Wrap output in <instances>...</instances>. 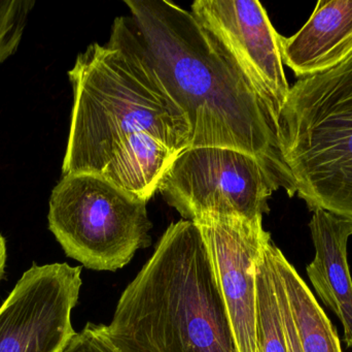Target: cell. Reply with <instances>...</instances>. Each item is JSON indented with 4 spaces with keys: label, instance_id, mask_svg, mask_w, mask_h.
I'll return each mask as SVG.
<instances>
[{
    "label": "cell",
    "instance_id": "cell-1",
    "mask_svg": "<svg viewBox=\"0 0 352 352\" xmlns=\"http://www.w3.org/2000/svg\"><path fill=\"white\" fill-rule=\"evenodd\" d=\"M74 90L62 174H93L148 202L190 145L188 117L138 47L130 17L68 72Z\"/></svg>",
    "mask_w": 352,
    "mask_h": 352
},
{
    "label": "cell",
    "instance_id": "cell-2",
    "mask_svg": "<svg viewBox=\"0 0 352 352\" xmlns=\"http://www.w3.org/2000/svg\"><path fill=\"white\" fill-rule=\"evenodd\" d=\"M140 51L188 117L190 148L252 155L289 196L296 194L277 121L241 68L192 12L166 0H125Z\"/></svg>",
    "mask_w": 352,
    "mask_h": 352
},
{
    "label": "cell",
    "instance_id": "cell-3",
    "mask_svg": "<svg viewBox=\"0 0 352 352\" xmlns=\"http://www.w3.org/2000/svg\"><path fill=\"white\" fill-rule=\"evenodd\" d=\"M105 337L119 352H238L196 223H171L127 285Z\"/></svg>",
    "mask_w": 352,
    "mask_h": 352
},
{
    "label": "cell",
    "instance_id": "cell-4",
    "mask_svg": "<svg viewBox=\"0 0 352 352\" xmlns=\"http://www.w3.org/2000/svg\"><path fill=\"white\" fill-rule=\"evenodd\" d=\"M277 138L296 194L309 210L352 222V54L298 79L279 115Z\"/></svg>",
    "mask_w": 352,
    "mask_h": 352
},
{
    "label": "cell",
    "instance_id": "cell-5",
    "mask_svg": "<svg viewBox=\"0 0 352 352\" xmlns=\"http://www.w3.org/2000/svg\"><path fill=\"white\" fill-rule=\"evenodd\" d=\"M146 203L100 176L68 174L52 191L49 229L68 258L115 272L151 245Z\"/></svg>",
    "mask_w": 352,
    "mask_h": 352
},
{
    "label": "cell",
    "instance_id": "cell-6",
    "mask_svg": "<svg viewBox=\"0 0 352 352\" xmlns=\"http://www.w3.org/2000/svg\"><path fill=\"white\" fill-rule=\"evenodd\" d=\"M278 184L258 159L227 148H188L158 191L184 220L206 216L263 218Z\"/></svg>",
    "mask_w": 352,
    "mask_h": 352
},
{
    "label": "cell",
    "instance_id": "cell-7",
    "mask_svg": "<svg viewBox=\"0 0 352 352\" xmlns=\"http://www.w3.org/2000/svg\"><path fill=\"white\" fill-rule=\"evenodd\" d=\"M82 284L80 267L33 265L0 307V352H63Z\"/></svg>",
    "mask_w": 352,
    "mask_h": 352
},
{
    "label": "cell",
    "instance_id": "cell-8",
    "mask_svg": "<svg viewBox=\"0 0 352 352\" xmlns=\"http://www.w3.org/2000/svg\"><path fill=\"white\" fill-rule=\"evenodd\" d=\"M192 14L237 62L278 123L289 87L281 35L258 0H196Z\"/></svg>",
    "mask_w": 352,
    "mask_h": 352
},
{
    "label": "cell",
    "instance_id": "cell-9",
    "mask_svg": "<svg viewBox=\"0 0 352 352\" xmlns=\"http://www.w3.org/2000/svg\"><path fill=\"white\" fill-rule=\"evenodd\" d=\"M198 225L227 308L238 352H260L256 337V268L271 240L263 218L206 216Z\"/></svg>",
    "mask_w": 352,
    "mask_h": 352
},
{
    "label": "cell",
    "instance_id": "cell-10",
    "mask_svg": "<svg viewBox=\"0 0 352 352\" xmlns=\"http://www.w3.org/2000/svg\"><path fill=\"white\" fill-rule=\"evenodd\" d=\"M312 212L309 229L316 256L307 275L324 305L340 320L345 343L352 349V279L347 260L352 222L324 209Z\"/></svg>",
    "mask_w": 352,
    "mask_h": 352
},
{
    "label": "cell",
    "instance_id": "cell-11",
    "mask_svg": "<svg viewBox=\"0 0 352 352\" xmlns=\"http://www.w3.org/2000/svg\"><path fill=\"white\" fill-rule=\"evenodd\" d=\"M281 55L300 78L326 72L352 54V0H320L301 30L280 37Z\"/></svg>",
    "mask_w": 352,
    "mask_h": 352
},
{
    "label": "cell",
    "instance_id": "cell-12",
    "mask_svg": "<svg viewBox=\"0 0 352 352\" xmlns=\"http://www.w3.org/2000/svg\"><path fill=\"white\" fill-rule=\"evenodd\" d=\"M271 252L287 293L302 351L342 352L334 326L295 267L274 243Z\"/></svg>",
    "mask_w": 352,
    "mask_h": 352
},
{
    "label": "cell",
    "instance_id": "cell-13",
    "mask_svg": "<svg viewBox=\"0 0 352 352\" xmlns=\"http://www.w3.org/2000/svg\"><path fill=\"white\" fill-rule=\"evenodd\" d=\"M272 244V241L267 244L256 264V337L260 352H287L285 324L275 285Z\"/></svg>",
    "mask_w": 352,
    "mask_h": 352
},
{
    "label": "cell",
    "instance_id": "cell-14",
    "mask_svg": "<svg viewBox=\"0 0 352 352\" xmlns=\"http://www.w3.org/2000/svg\"><path fill=\"white\" fill-rule=\"evenodd\" d=\"M34 4L31 0H0V64L18 49Z\"/></svg>",
    "mask_w": 352,
    "mask_h": 352
},
{
    "label": "cell",
    "instance_id": "cell-15",
    "mask_svg": "<svg viewBox=\"0 0 352 352\" xmlns=\"http://www.w3.org/2000/svg\"><path fill=\"white\" fill-rule=\"evenodd\" d=\"M63 352H119L105 337L101 324H88L76 333Z\"/></svg>",
    "mask_w": 352,
    "mask_h": 352
},
{
    "label": "cell",
    "instance_id": "cell-16",
    "mask_svg": "<svg viewBox=\"0 0 352 352\" xmlns=\"http://www.w3.org/2000/svg\"><path fill=\"white\" fill-rule=\"evenodd\" d=\"M272 248V246H271ZM272 256V252H271ZM273 262V260H272ZM274 267V264H273ZM275 285H276L277 296H278L279 305H280L281 314H283V324H285V339H287V352H303L300 344L299 337L296 330L295 322L292 316L291 308L287 301L285 287L281 282L280 277L274 267Z\"/></svg>",
    "mask_w": 352,
    "mask_h": 352
},
{
    "label": "cell",
    "instance_id": "cell-17",
    "mask_svg": "<svg viewBox=\"0 0 352 352\" xmlns=\"http://www.w3.org/2000/svg\"><path fill=\"white\" fill-rule=\"evenodd\" d=\"M6 256H8V252H6V239L0 234V280H1L2 276H3Z\"/></svg>",
    "mask_w": 352,
    "mask_h": 352
}]
</instances>
